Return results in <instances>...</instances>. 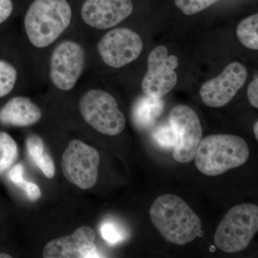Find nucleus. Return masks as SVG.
I'll return each instance as SVG.
<instances>
[{
	"instance_id": "nucleus-12",
	"label": "nucleus",
	"mask_w": 258,
	"mask_h": 258,
	"mask_svg": "<svg viewBox=\"0 0 258 258\" xmlns=\"http://www.w3.org/2000/svg\"><path fill=\"white\" fill-rule=\"evenodd\" d=\"M95 239L94 230L83 226L73 235L50 241L45 245L42 254L45 258L99 257Z\"/></svg>"
},
{
	"instance_id": "nucleus-7",
	"label": "nucleus",
	"mask_w": 258,
	"mask_h": 258,
	"mask_svg": "<svg viewBox=\"0 0 258 258\" xmlns=\"http://www.w3.org/2000/svg\"><path fill=\"white\" fill-rule=\"evenodd\" d=\"M169 125L176 136L174 159L178 162H191L202 140L203 128L196 112L186 105L173 108L169 115Z\"/></svg>"
},
{
	"instance_id": "nucleus-25",
	"label": "nucleus",
	"mask_w": 258,
	"mask_h": 258,
	"mask_svg": "<svg viewBox=\"0 0 258 258\" xmlns=\"http://www.w3.org/2000/svg\"><path fill=\"white\" fill-rule=\"evenodd\" d=\"M247 97L250 104L254 108H258V78L254 77L253 81L249 83L247 88Z\"/></svg>"
},
{
	"instance_id": "nucleus-3",
	"label": "nucleus",
	"mask_w": 258,
	"mask_h": 258,
	"mask_svg": "<svg viewBox=\"0 0 258 258\" xmlns=\"http://www.w3.org/2000/svg\"><path fill=\"white\" fill-rule=\"evenodd\" d=\"M71 18L67 0H35L25 18L29 40L38 48L49 46L69 28Z\"/></svg>"
},
{
	"instance_id": "nucleus-26",
	"label": "nucleus",
	"mask_w": 258,
	"mask_h": 258,
	"mask_svg": "<svg viewBox=\"0 0 258 258\" xmlns=\"http://www.w3.org/2000/svg\"><path fill=\"white\" fill-rule=\"evenodd\" d=\"M26 193L28 194L29 199L32 202L37 201L41 198L42 193L40 188L36 184L29 182L27 186Z\"/></svg>"
},
{
	"instance_id": "nucleus-19",
	"label": "nucleus",
	"mask_w": 258,
	"mask_h": 258,
	"mask_svg": "<svg viewBox=\"0 0 258 258\" xmlns=\"http://www.w3.org/2000/svg\"><path fill=\"white\" fill-rule=\"evenodd\" d=\"M18 71L13 64L0 60V98L9 94L15 87Z\"/></svg>"
},
{
	"instance_id": "nucleus-20",
	"label": "nucleus",
	"mask_w": 258,
	"mask_h": 258,
	"mask_svg": "<svg viewBox=\"0 0 258 258\" xmlns=\"http://www.w3.org/2000/svg\"><path fill=\"white\" fill-rule=\"evenodd\" d=\"M102 237L111 244H116L124 240L127 232L123 227L115 221L108 220L103 222L101 227Z\"/></svg>"
},
{
	"instance_id": "nucleus-21",
	"label": "nucleus",
	"mask_w": 258,
	"mask_h": 258,
	"mask_svg": "<svg viewBox=\"0 0 258 258\" xmlns=\"http://www.w3.org/2000/svg\"><path fill=\"white\" fill-rule=\"evenodd\" d=\"M219 0H174V3L184 15L197 14L215 4Z\"/></svg>"
},
{
	"instance_id": "nucleus-11",
	"label": "nucleus",
	"mask_w": 258,
	"mask_h": 258,
	"mask_svg": "<svg viewBox=\"0 0 258 258\" xmlns=\"http://www.w3.org/2000/svg\"><path fill=\"white\" fill-rule=\"evenodd\" d=\"M247 74L243 64L239 62L229 64L220 76L202 86L200 93L204 103L212 108L225 106L244 86Z\"/></svg>"
},
{
	"instance_id": "nucleus-4",
	"label": "nucleus",
	"mask_w": 258,
	"mask_h": 258,
	"mask_svg": "<svg viewBox=\"0 0 258 258\" xmlns=\"http://www.w3.org/2000/svg\"><path fill=\"white\" fill-rule=\"evenodd\" d=\"M258 230V207L241 204L229 210L217 227L215 243L227 253H236L248 247Z\"/></svg>"
},
{
	"instance_id": "nucleus-27",
	"label": "nucleus",
	"mask_w": 258,
	"mask_h": 258,
	"mask_svg": "<svg viewBox=\"0 0 258 258\" xmlns=\"http://www.w3.org/2000/svg\"><path fill=\"white\" fill-rule=\"evenodd\" d=\"M254 136H255V138L258 140V122L257 121L254 123Z\"/></svg>"
},
{
	"instance_id": "nucleus-23",
	"label": "nucleus",
	"mask_w": 258,
	"mask_h": 258,
	"mask_svg": "<svg viewBox=\"0 0 258 258\" xmlns=\"http://www.w3.org/2000/svg\"><path fill=\"white\" fill-rule=\"evenodd\" d=\"M9 176L17 187L26 191L28 181L23 178V166L21 164H17L11 169Z\"/></svg>"
},
{
	"instance_id": "nucleus-2",
	"label": "nucleus",
	"mask_w": 258,
	"mask_h": 258,
	"mask_svg": "<svg viewBox=\"0 0 258 258\" xmlns=\"http://www.w3.org/2000/svg\"><path fill=\"white\" fill-rule=\"evenodd\" d=\"M249 157L247 142L230 134L208 136L200 141L195 165L202 174L215 176L245 164Z\"/></svg>"
},
{
	"instance_id": "nucleus-5",
	"label": "nucleus",
	"mask_w": 258,
	"mask_h": 258,
	"mask_svg": "<svg viewBox=\"0 0 258 258\" xmlns=\"http://www.w3.org/2000/svg\"><path fill=\"white\" fill-rule=\"evenodd\" d=\"M80 111L88 124L104 135H118L125 128L124 115L115 98L106 91H88L80 101Z\"/></svg>"
},
{
	"instance_id": "nucleus-14",
	"label": "nucleus",
	"mask_w": 258,
	"mask_h": 258,
	"mask_svg": "<svg viewBox=\"0 0 258 258\" xmlns=\"http://www.w3.org/2000/svg\"><path fill=\"white\" fill-rule=\"evenodd\" d=\"M41 118L40 108L27 97H15L0 109V123L4 125L26 127L35 124Z\"/></svg>"
},
{
	"instance_id": "nucleus-18",
	"label": "nucleus",
	"mask_w": 258,
	"mask_h": 258,
	"mask_svg": "<svg viewBox=\"0 0 258 258\" xmlns=\"http://www.w3.org/2000/svg\"><path fill=\"white\" fill-rule=\"evenodd\" d=\"M0 174L9 169L17 160L18 149L16 142L9 134L0 132Z\"/></svg>"
},
{
	"instance_id": "nucleus-1",
	"label": "nucleus",
	"mask_w": 258,
	"mask_h": 258,
	"mask_svg": "<svg viewBox=\"0 0 258 258\" xmlns=\"http://www.w3.org/2000/svg\"><path fill=\"white\" fill-rule=\"evenodd\" d=\"M152 223L168 242L184 245L192 242L202 231L201 220L182 199L161 195L150 210Z\"/></svg>"
},
{
	"instance_id": "nucleus-13",
	"label": "nucleus",
	"mask_w": 258,
	"mask_h": 258,
	"mask_svg": "<svg viewBox=\"0 0 258 258\" xmlns=\"http://www.w3.org/2000/svg\"><path fill=\"white\" fill-rule=\"evenodd\" d=\"M133 10L132 0H86L81 17L89 26L106 30L128 18Z\"/></svg>"
},
{
	"instance_id": "nucleus-24",
	"label": "nucleus",
	"mask_w": 258,
	"mask_h": 258,
	"mask_svg": "<svg viewBox=\"0 0 258 258\" xmlns=\"http://www.w3.org/2000/svg\"><path fill=\"white\" fill-rule=\"evenodd\" d=\"M13 9L12 0H0V25L9 19L13 14Z\"/></svg>"
},
{
	"instance_id": "nucleus-9",
	"label": "nucleus",
	"mask_w": 258,
	"mask_h": 258,
	"mask_svg": "<svg viewBox=\"0 0 258 258\" xmlns=\"http://www.w3.org/2000/svg\"><path fill=\"white\" fill-rule=\"evenodd\" d=\"M85 51L80 44L63 41L57 45L50 59V76L54 86L61 91L76 86L84 68Z\"/></svg>"
},
{
	"instance_id": "nucleus-6",
	"label": "nucleus",
	"mask_w": 258,
	"mask_h": 258,
	"mask_svg": "<svg viewBox=\"0 0 258 258\" xmlns=\"http://www.w3.org/2000/svg\"><path fill=\"white\" fill-rule=\"evenodd\" d=\"M100 156L96 149L80 140L70 142L62 157V170L70 182L82 189L92 188L98 175Z\"/></svg>"
},
{
	"instance_id": "nucleus-17",
	"label": "nucleus",
	"mask_w": 258,
	"mask_h": 258,
	"mask_svg": "<svg viewBox=\"0 0 258 258\" xmlns=\"http://www.w3.org/2000/svg\"><path fill=\"white\" fill-rule=\"evenodd\" d=\"M237 36L244 47L258 50V15L247 17L240 22L237 28Z\"/></svg>"
},
{
	"instance_id": "nucleus-16",
	"label": "nucleus",
	"mask_w": 258,
	"mask_h": 258,
	"mask_svg": "<svg viewBox=\"0 0 258 258\" xmlns=\"http://www.w3.org/2000/svg\"><path fill=\"white\" fill-rule=\"evenodd\" d=\"M27 149L35 164L48 179L55 175V164L50 154L45 152V144L38 136L32 134L26 139Z\"/></svg>"
},
{
	"instance_id": "nucleus-28",
	"label": "nucleus",
	"mask_w": 258,
	"mask_h": 258,
	"mask_svg": "<svg viewBox=\"0 0 258 258\" xmlns=\"http://www.w3.org/2000/svg\"><path fill=\"white\" fill-rule=\"evenodd\" d=\"M0 258H11V256L6 253H0Z\"/></svg>"
},
{
	"instance_id": "nucleus-22",
	"label": "nucleus",
	"mask_w": 258,
	"mask_h": 258,
	"mask_svg": "<svg viewBox=\"0 0 258 258\" xmlns=\"http://www.w3.org/2000/svg\"><path fill=\"white\" fill-rule=\"evenodd\" d=\"M154 139L161 147L169 149L174 148L176 143V136L170 125H161L156 131Z\"/></svg>"
},
{
	"instance_id": "nucleus-8",
	"label": "nucleus",
	"mask_w": 258,
	"mask_h": 258,
	"mask_svg": "<svg viewBox=\"0 0 258 258\" xmlns=\"http://www.w3.org/2000/svg\"><path fill=\"white\" fill-rule=\"evenodd\" d=\"M167 48L160 45L155 47L148 57V70L142 83L147 96L162 98L175 87L177 75L175 69L179 60L174 55H169Z\"/></svg>"
},
{
	"instance_id": "nucleus-10",
	"label": "nucleus",
	"mask_w": 258,
	"mask_h": 258,
	"mask_svg": "<svg viewBox=\"0 0 258 258\" xmlns=\"http://www.w3.org/2000/svg\"><path fill=\"white\" fill-rule=\"evenodd\" d=\"M98 50L105 63L119 69L138 58L143 50V42L133 30L117 28L102 37Z\"/></svg>"
},
{
	"instance_id": "nucleus-15",
	"label": "nucleus",
	"mask_w": 258,
	"mask_h": 258,
	"mask_svg": "<svg viewBox=\"0 0 258 258\" xmlns=\"http://www.w3.org/2000/svg\"><path fill=\"white\" fill-rule=\"evenodd\" d=\"M164 102L161 98L145 95L136 101L132 108V119L139 128L146 129L154 124L164 111Z\"/></svg>"
}]
</instances>
